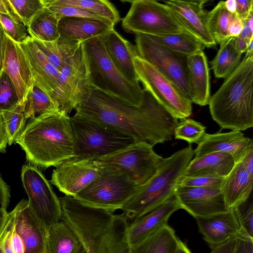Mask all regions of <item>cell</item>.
I'll use <instances>...</instances> for the list:
<instances>
[{
	"label": "cell",
	"instance_id": "6da1fadb",
	"mask_svg": "<svg viewBox=\"0 0 253 253\" xmlns=\"http://www.w3.org/2000/svg\"><path fill=\"white\" fill-rule=\"evenodd\" d=\"M76 114L154 146L171 140L178 123L145 89L141 105L127 104L91 85L80 95Z\"/></svg>",
	"mask_w": 253,
	"mask_h": 253
},
{
	"label": "cell",
	"instance_id": "7a4b0ae2",
	"mask_svg": "<svg viewBox=\"0 0 253 253\" xmlns=\"http://www.w3.org/2000/svg\"><path fill=\"white\" fill-rule=\"evenodd\" d=\"M59 199L61 220L79 239L85 253H131L128 220L123 213L115 214L70 196Z\"/></svg>",
	"mask_w": 253,
	"mask_h": 253
},
{
	"label": "cell",
	"instance_id": "3957f363",
	"mask_svg": "<svg viewBox=\"0 0 253 253\" xmlns=\"http://www.w3.org/2000/svg\"><path fill=\"white\" fill-rule=\"evenodd\" d=\"M14 142L28 161L42 168L56 167L75 157L70 117L58 109L32 119Z\"/></svg>",
	"mask_w": 253,
	"mask_h": 253
},
{
	"label": "cell",
	"instance_id": "277c9868",
	"mask_svg": "<svg viewBox=\"0 0 253 253\" xmlns=\"http://www.w3.org/2000/svg\"><path fill=\"white\" fill-rule=\"evenodd\" d=\"M253 57H244L210 98L211 115L221 129L241 131L253 126Z\"/></svg>",
	"mask_w": 253,
	"mask_h": 253
},
{
	"label": "cell",
	"instance_id": "5b68a950",
	"mask_svg": "<svg viewBox=\"0 0 253 253\" xmlns=\"http://www.w3.org/2000/svg\"><path fill=\"white\" fill-rule=\"evenodd\" d=\"M194 155L191 145L163 158L155 173L135 193L121 210L133 220L161 205L174 194L180 179Z\"/></svg>",
	"mask_w": 253,
	"mask_h": 253
},
{
	"label": "cell",
	"instance_id": "8992f818",
	"mask_svg": "<svg viewBox=\"0 0 253 253\" xmlns=\"http://www.w3.org/2000/svg\"><path fill=\"white\" fill-rule=\"evenodd\" d=\"M89 78V85L127 104L139 107L142 89L128 81L110 58L100 37L83 42Z\"/></svg>",
	"mask_w": 253,
	"mask_h": 253
},
{
	"label": "cell",
	"instance_id": "52a82bcc",
	"mask_svg": "<svg viewBox=\"0 0 253 253\" xmlns=\"http://www.w3.org/2000/svg\"><path fill=\"white\" fill-rule=\"evenodd\" d=\"M70 121L76 157L99 158L135 142L126 134L76 114L70 117Z\"/></svg>",
	"mask_w": 253,
	"mask_h": 253
},
{
	"label": "cell",
	"instance_id": "ba28073f",
	"mask_svg": "<svg viewBox=\"0 0 253 253\" xmlns=\"http://www.w3.org/2000/svg\"><path fill=\"white\" fill-rule=\"evenodd\" d=\"M130 2V7L122 22L126 32L154 36L188 32L165 3L149 0Z\"/></svg>",
	"mask_w": 253,
	"mask_h": 253
},
{
	"label": "cell",
	"instance_id": "9c48e42d",
	"mask_svg": "<svg viewBox=\"0 0 253 253\" xmlns=\"http://www.w3.org/2000/svg\"><path fill=\"white\" fill-rule=\"evenodd\" d=\"M139 186L117 170L101 168L97 177L74 197L92 206L115 212L122 209Z\"/></svg>",
	"mask_w": 253,
	"mask_h": 253
},
{
	"label": "cell",
	"instance_id": "30bf717a",
	"mask_svg": "<svg viewBox=\"0 0 253 253\" xmlns=\"http://www.w3.org/2000/svg\"><path fill=\"white\" fill-rule=\"evenodd\" d=\"M153 147L145 142H134L114 153L94 159L101 168L117 170L141 185L155 173L163 159Z\"/></svg>",
	"mask_w": 253,
	"mask_h": 253
},
{
	"label": "cell",
	"instance_id": "8fae6325",
	"mask_svg": "<svg viewBox=\"0 0 253 253\" xmlns=\"http://www.w3.org/2000/svg\"><path fill=\"white\" fill-rule=\"evenodd\" d=\"M138 56L147 61L171 81L190 100L187 57L151 38L148 35L135 34Z\"/></svg>",
	"mask_w": 253,
	"mask_h": 253
},
{
	"label": "cell",
	"instance_id": "7c38bea8",
	"mask_svg": "<svg viewBox=\"0 0 253 253\" xmlns=\"http://www.w3.org/2000/svg\"><path fill=\"white\" fill-rule=\"evenodd\" d=\"M134 64L139 81L144 88L172 116L181 120L191 115V101L171 81L138 56L134 58Z\"/></svg>",
	"mask_w": 253,
	"mask_h": 253
},
{
	"label": "cell",
	"instance_id": "4fadbf2b",
	"mask_svg": "<svg viewBox=\"0 0 253 253\" xmlns=\"http://www.w3.org/2000/svg\"><path fill=\"white\" fill-rule=\"evenodd\" d=\"M11 220L10 244L14 253H46L48 230L22 200L8 213Z\"/></svg>",
	"mask_w": 253,
	"mask_h": 253
},
{
	"label": "cell",
	"instance_id": "5bb4252c",
	"mask_svg": "<svg viewBox=\"0 0 253 253\" xmlns=\"http://www.w3.org/2000/svg\"><path fill=\"white\" fill-rule=\"evenodd\" d=\"M21 176L31 210L49 230L61 220V210L59 198L37 168L24 165Z\"/></svg>",
	"mask_w": 253,
	"mask_h": 253
},
{
	"label": "cell",
	"instance_id": "9a60e30c",
	"mask_svg": "<svg viewBox=\"0 0 253 253\" xmlns=\"http://www.w3.org/2000/svg\"><path fill=\"white\" fill-rule=\"evenodd\" d=\"M59 83L56 106L61 113L68 115L75 109L80 95L89 85L87 62L83 42L59 72Z\"/></svg>",
	"mask_w": 253,
	"mask_h": 253
},
{
	"label": "cell",
	"instance_id": "2e32d148",
	"mask_svg": "<svg viewBox=\"0 0 253 253\" xmlns=\"http://www.w3.org/2000/svg\"><path fill=\"white\" fill-rule=\"evenodd\" d=\"M101 169L94 159L75 157L56 167L50 182L65 195L75 197L97 177Z\"/></svg>",
	"mask_w": 253,
	"mask_h": 253
},
{
	"label": "cell",
	"instance_id": "e0dca14e",
	"mask_svg": "<svg viewBox=\"0 0 253 253\" xmlns=\"http://www.w3.org/2000/svg\"><path fill=\"white\" fill-rule=\"evenodd\" d=\"M174 195L181 208L194 217L227 211L221 189L177 186Z\"/></svg>",
	"mask_w": 253,
	"mask_h": 253
},
{
	"label": "cell",
	"instance_id": "ac0fdd59",
	"mask_svg": "<svg viewBox=\"0 0 253 253\" xmlns=\"http://www.w3.org/2000/svg\"><path fill=\"white\" fill-rule=\"evenodd\" d=\"M207 0H169L164 1L178 21L190 34L207 48H215L213 39L207 24V13L203 6Z\"/></svg>",
	"mask_w": 253,
	"mask_h": 253
},
{
	"label": "cell",
	"instance_id": "d6986e66",
	"mask_svg": "<svg viewBox=\"0 0 253 253\" xmlns=\"http://www.w3.org/2000/svg\"><path fill=\"white\" fill-rule=\"evenodd\" d=\"M174 194L166 202L128 223L127 235L130 246L141 243L167 225L171 215L180 209Z\"/></svg>",
	"mask_w": 253,
	"mask_h": 253
},
{
	"label": "cell",
	"instance_id": "ffe728a7",
	"mask_svg": "<svg viewBox=\"0 0 253 253\" xmlns=\"http://www.w3.org/2000/svg\"><path fill=\"white\" fill-rule=\"evenodd\" d=\"M200 233L211 249L236 236L241 230L234 209L205 216L195 218Z\"/></svg>",
	"mask_w": 253,
	"mask_h": 253
},
{
	"label": "cell",
	"instance_id": "44dd1931",
	"mask_svg": "<svg viewBox=\"0 0 253 253\" xmlns=\"http://www.w3.org/2000/svg\"><path fill=\"white\" fill-rule=\"evenodd\" d=\"M3 71L12 82L20 101L23 103L34 81L27 58L19 43L6 35Z\"/></svg>",
	"mask_w": 253,
	"mask_h": 253
},
{
	"label": "cell",
	"instance_id": "7402d4cb",
	"mask_svg": "<svg viewBox=\"0 0 253 253\" xmlns=\"http://www.w3.org/2000/svg\"><path fill=\"white\" fill-rule=\"evenodd\" d=\"M19 44L27 58L34 82L47 93L56 105L59 72L48 62L31 37Z\"/></svg>",
	"mask_w": 253,
	"mask_h": 253
},
{
	"label": "cell",
	"instance_id": "603a6c76",
	"mask_svg": "<svg viewBox=\"0 0 253 253\" xmlns=\"http://www.w3.org/2000/svg\"><path fill=\"white\" fill-rule=\"evenodd\" d=\"M252 140L240 131L206 133L194 150L195 157L212 153H225L231 155L236 163L241 160Z\"/></svg>",
	"mask_w": 253,
	"mask_h": 253
},
{
	"label": "cell",
	"instance_id": "cb8c5ba5",
	"mask_svg": "<svg viewBox=\"0 0 253 253\" xmlns=\"http://www.w3.org/2000/svg\"><path fill=\"white\" fill-rule=\"evenodd\" d=\"M101 38L110 58L121 74L130 83L139 85L134 64L138 56L135 45L114 29Z\"/></svg>",
	"mask_w": 253,
	"mask_h": 253
},
{
	"label": "cell",
	"instance_id": "d4e9b609",
	"mask_svg": "<svg viewBox=\"0 0 253 253\" xmlns=\"http://www.w3.org/2000/svg\"><path fill=\"white\" fill-rule=\"evenodd\" d=\"M187 69L190 101L200 106L208 105L211 97L210 71L203 51L187 56Z\"/></svg>",
	"mask_w": 253,
	"mask_h": 253
},
{
	"label": "cell",
	"instance_id": "484cf974",
	"mask_svg": "<svg viewBox=\"0 0 253 253\" xmlns=\"http://www.w3.org/2000/svg\"><path fill=\"white\" fill-rule=\"evenodd\" d=\"M207 24L215 43L219 45L231 38L238 37L242 29L243 21L220 1L207 13Z\"/></svg>",
	"mask_w": 253,
	"mask_h": 253
},
{
	"label": "cell",
	"instance_id": "4316f807",
	"mask_svg": "<svg viewBox=\"0 0 253 253\" xmlns=\"http://www.w3.org/2000/svg\"><path fill=\"white\" fill-rule=\"evenodd\" d=\"M114 27L110 23L95 19L66 17L60 18L58 30L60 37L84 42L105 35Z\"/></svg>",
	"mask_w": 253,
	"mask_h": 253
},
{
	"label": "cell",
	"instance_id": "83f0119b",
	"mask_svg": "<svg viewBox=\"0 0 253 253\" xmlns=\"http://www.w3.org/2000/svg\"><path fill=\"white\" fill-rule=\"evenodd\" d=\"M253 187V176L240 161L235 163L225 177L221 190L229 209H234L248 200Z\"/></svg>",
	"mask_w": 253,
	"mask_h": 253
},
{
	"label": "cell",
	"instance_id": "f1b7e54d",
	"mask_svg": "<svg viewBox=\"0 0 253 253\" xmlns=\"http://www.w3.org/2000/svg\"><path fill=\"white\" fill-rule=\"evenodd\" d=\"M235 164L230 154L212 153L191 160L183 176L226 177Z\"/></svg>",
	"mask_w": 253,
	"mask_h": 253
},
{
	"label": "cell",
	"instance_id": "f546056e",
	"mask_svg": "<svg viewBox=\"0 0 253 253\" xmlns=\"http://www.w3.org/2000/svg\"><path fill=\"white\" fill-rule=\"evenodd\" d=\"M32 40L59 73L82 42L63 37L53 42H44L32 38Z\"/></svg>",
	"mask_w": 253,
	"mask_h": 253
},
{
	"label": "cell",
	"instance_id": "4dcf8cb0",
	"mask_svg": "<svg viewBox=\"0 0 253 253\" xmlns=\"http://www.w3.org/2000/svg\"><path fill=\"white\" fill-rule=\"evenodd\" d=\"M79 239L63 221L60 220L48 230L46 253H84Z\"/></svg>",
	"mask_w": 253,
	"mask_h": 253
},
{
	"label": "cell",
	"instance_id": "1f68e13d",
	"mask_svg": "<svg viewBox=\"0 0 253 253\" xmlns=\"http://www.w3.org/2000/svg\"><path fill=\"white\" fill-rule=\"evenodd\" d=\"M180 240L166 225L138 244L131 246V253H175Z\"/></svg>",
	"mask_w": 253,
	"mask_h": 253
},
{
	"label": "cell",
	"instance_id": "d6a6232c",
	"mask_svg": "<svg viewBox=\"0 0 253 253\" xmlns=\"http://www.w3.org/2000/svg\"><path fill=\"white\" fill-rule=\"evenodd\" d=\"M60 18L46 7H43L35 15L28 26L29 36L41 41H56L60 37L58 30Z\"/></svg>",
	"mask_w": 253,
	"mask_h": 253
},
{
	"label": "cell",
	"instance_id": "836d02e7",
	"mask_svg": "<svg viewBox=\"0 0 253 253\" xmlns=\"http://www.w3.org/2000/svg\"><path fill=\"white\" fill-rule=\"evenodd\" d=\"M242 54L238 51L234 38H231L220 44V47L210 65L217 78L225 79L239 65Z\"/></svg>",
	"mask_w": 253,
	"mask_h": 253
},
{
	"label": "cell",
	"instance_id": "e575fe53",
	"mask_svg": "<svg viewBox=\"0 0 253 253\" xmlns=\"http://www.w3.org/2000/svg\"><path fill=\"white\" fill-rule=\"evenodd\" d=\"M45 5H70L84 9L109 21L114 26L121 20L119 11L106 0H43Z\"/></svg>",
	"mask_w": 253,
	"mask_h": 253
},
{
	"label": "cell",
	"instance_id": "d590c367",
	"mask_svg": "<svg viewBox=\"0 0 253 253\" xmlns=\"http://www.w3.org/2000/svg\"><path fill=\"white\" fill-rule=\"evenodd\" d=\"M23 109L27 119L36 117L58 109L50 96L35 82L23 102Z\"/></svg>",
	"mask_w": 253,
	"mask_h": 253
},
{
	"label": "cell",
	"instance_id": "8d00e7d4",
	"mask_svg": "<svg viewBox=\"0 0 253 253\" xmlns=\"http://www.w3.org/2000/svg\"><path fill=\"white\" fill-rule=\"evenodd\" d=\"M148 36L170 49L186 56L203 51L205 47L200 41L188 32L166 36Z\"/></svg>",
	"mask_w": 253,
	"mask_h": 253
},
{
	"label": "cell",
	"instance_id": "74e56055",
	"mask_svg": "<svg viewBox=\"0 0 253 253\" xmlns=\"http://www.w3.org/2000/svg\"><path fill=\"white\" fill-rule=\"evenodd\" d=\"M8 136V144L10 145L20 135L26 126L27 118L23 112V103L1 112Z\"/></svg>",
	"mask_w": 253,
	"mask_h": 253
},
{
	"label": "cell",
	"instance_id": "f35d334b",
	"mask_svg": "<svg viewBox=\"0 0 253 253\" xmlns=\"http://www.w3.org/2000/svg\"><path fill=\"white\" fill-rule=\"evenodd\" d=\"M180 120L174 130L175 138L185 140L190 144H197L206 133V127L191 119Z\"/></svg>",
	"mask_w": 253,
	"mask_h": 253
},
{
	"label": "cell",
	"instance_id": "ab89813d",
	"mask_svg": "<svg viewBox=\"0 0 253 253\" xmlns=\"http://www.w3.org/2000/svg\"><path fill=\"white\" fill-rule=\"evenodd\" d=\"M16 16L27 27L35 15L45 7L43 0H8Z\"/></svg>",
	"mask_w": 253,
	"mask_h": 253
},
{
	"label": "cell",
	"instance_id": "60d3db41",
	"mask_svg": "<svg viewBox=\"0 0 253 253\" xmlns=\"http://www.w3.org/2000/svg\"><path fill=\"white\" fill-rule=\"evenodd\" d=\"M0 23L5 35L17 43H22L30 37L23 23L8 14L0 13Z\"/></svg>",
	"mask_w": 253,
	"mask_h": 253
},
{
	"label": "cell",
	"instance_id": "b9f144b4",
	"mask_svg": "<svg viewBox=\"0 0 253 253\" xmlns=\"http://www.w3.org/2000/svg\"><path fill=\"white\" fill-rule=\"evenodd\" d=\"M20 102L12 82L3 70L0 75V111L9 110Z\"/></svg>",
	"mask_w": 253,
	"mask_h": 253
},
{
	"label": "cell",
	"instance_id": "7bdbcfd3",
	"mask_svg": "<svg viewBox=\"0 0 253 253\" xmlns=\"http://www.w3.org/2000/svg\"><path fill=\"white\" fill-rule=\"evenodd\" d=\"M44 6L49 10L56 14L60 18L73 17L91 18L112 24L110 21L96 14L79 7L70 5H45Z\"/></svg>",
	"mask_w": 253,
	"mask_h": 253
},
{
	"label": "cell",
	"instance_id": "ee69618b",
	"mask_svg": "<svg viewBox=\"0 0 253 253\" xmlns=\"http://www.w3.org/2000/svg\"><path fill=\"white\" fill-rule=\"evenodd\" d=\"M225 177H182L177 186L221 189Z\"/></svg>",
	"mask_w": 253,
	"mask_h": 253
},
{
	"label": "cell",
	"instance_id": "f6af8a7d",
	"mask_svg": "<svg viewBox=\"0 0 253 253\" xmlns=\"http://www.w3.org/2000/svg\"><path fill=\"white\" fill-rule=\"evenodd\" d=\"M237 214L241 229L253 237V204L247 201L234 208Z\"/></svg>",
	"mask_w": 253,
	"mask_h": 253
},
{
	"label": "cell",
	"instance_id": "bcb514c9",
	"mask_svg": "<svg viewBox=\"0 0 253 253\" xmlns=\"http://www.w3.org/2000/svg\"><path fill=\"white\" fill-rule=\"evenodd\" d=\"M232 253H253V237L241 229L235 237Z\"/></svg>",
	"mask_w": 253,
	"mask_h": 253
},
{
	"label": "cell",
	"instance_id": "7dc6e473",
	"mask_svg": "<svg viewBox=\"0 0 253 253\" xmlns=\"http://www.w3.org/2000/svg\"><path fill=\"white\" fill-rule=\"evenodd\" d=\"M11 220L8 213L6 223L0 234V253H14L10 244Z\"/></svg>",
	"mask_w": 253,
	"mask_h": 253
},
{
	"label": "cell",
	"instance_id": "c3c4849f",
	"mask_svg": "<svg viewBox=\"0 0 253 253\" xmlns=\"http://www.w3.org/2000/svg\"><path fill=\"white\" fill-rule=\"evenodd\" d=\"M235 14L242 21L253 12V0H235Z\"/></svg>",
	"mask_w": 253,
	"mask_h": 253
},
{
	"label": "cell",
	"instance_id": "681fc988",
	"mask_svg": "<svg viewBox=\"0 0 253 253\" xmlns=\"http://www.w3.org/2000/svg\"><path fill=\"white\" fill-rule=\"evenodd\" d=\"M243 21V26L240 36L248 42L253 40V12Z\"/></svg>",
	"mask_w": 253,
	"mask_h": 253
},
{
	"label": "cell",
	"instance_id": "f907efd6",
	"mask_svg": "<svg viewBox=\"0 0 253 253\" xmlns=\"http://www.w3.org/2000/svg\"><path fill=\"white\" fill-rule=\"evenodd\" d=\"M248 173L253 176V143L251 141L241 160Z\"/></svg>",
	"mask_w": 253,
	"mask_h": 253
},
{
	"label": "cell",
	"instance_id": "816d5d0a",
	"mask_svg": "<svg viewBox=\"0 0 253 253\" xmlns=\"http://www.w3.org/2000/svg\"><path fill=\"white\" fill-rule=\"evenodd\" d=\"M9 199V189L0 175V206L6 209Z\"/></svg>",
	"mask_w": 253,
	"mask_h": 253
},
{
	"label": "cell",
	"instance_id": "f5cc1de1",
	"mask_svg": "<svg viewBox=\"0 0 253 253\" xmlns=\"http://www.w3.org/2000/svg\"><path fill=\"white\" fill-rule=\"evenodd\" d=\"M8 143V136L5 124L0 111V152L4 150Z\"/></svg>",
	"mask_w": 253,
	"mask_h": 253
},
{
	"label": "cell",
	"instance_id": "db71d44e",
	"mask_svg": "<svg viewBox=\"0 0 253 253\" xmlns=\"http://www.w3.org/2000/svg\"><path fill=\"white\" fill-rule=\"evenodd\" d=\"M235 237V236L225 243L211 249V253H232Z\"/></svg>",
	"mask_w": 253,
	"mask_h": 253
},
{
	"label": "cell",
	"instance_id": "11a10c76",
	"mask_svg": "<svg viewBox=\"0 0 253 253\" xmlns=\"http://www.w3.org/2000/svg\"><path fill=\"white\" fill-rule=\"evenodd\" d=\"M5 51V34L0 23V75L3 70Z\"/></svg>",
	"mask_w": 253,
	"mask_h": 253
},
{
	"label": "cell",
	"instance_id": "9f6ffc18",
	"mask_svg": "<svg viewBox=\"0 0 253 253\" xmlns=\"http://www.w3.org/2000/svg\"><path fill=\"white\" fill-rule=\"evenodd\" d=\"M0 13L8 14L12 17H16L14 13L8 0H0Z\"/></svg>",
	"mask_w": 253,
	"mask_h": 253
},
{
	"label": "cell",
	"instance_id": "6f0895ef",
	"mask_svg": "<svg viewBox=\"0 0 253 253\" xmlns=\"http://www.w3.org/2000/svg\"><path fill=\"white\" fill-rule=\"evenodd\" d=\"M234 43L236 49L239 52L243 54L248 47L249 42L240 36L234 37Z\"/></svg>",
	"mask_w": 253,
	"mask_h": 253
},
{
	"label": "cell",
	"instance_id": "680465c9",
	"mask_svg": "<svg viewBox=\"0 0 253 253\" xmlns=\"http://www.w3.org/2000/svg\"><path fill=\"white\" fill-rule=\"evenodd\" d=\"M6 209L0 206V234L2 232L7 218Z\"/></svg>",
	"mask_w": 253,
	"mask_h": 253
},
{
	"label": "cell",
	"instance_id": "91938a15",
	"mask_svg": "<svg viewBox=\"0 0 253 253\" xmlns=\"http://www.w3.org/2000/svg\"><path fill=\"white\" fill-rule=\"evenodd\" d=\"M175 253H192L185 244L180 240Z\"/></svg>",
	"mask_w": 253,
	"mask_h": 253
},
{
	"label": "cell",
	"instance_id": "94428289",
	"mask_svg": "<svg viewBox=\"0 0 253 253\" xmlns=\"http://www.w3.org/2000/svg\"><path fill=\"white\" fill-rule=\"evenodd\" d=\"M224 2L225 6L229 11L235 13V0H228L226 1H224Z\"/></svg>",
	"mask_w": 253,
	"mask_h": 253
},
{
	"label": "cell",
	"instance_id": "6125c7cd",
	"mask_svg": "<svg viewBox=\"0 0 253 253\" xmlns=\"http://www.w3.org/2000/svg\"><path fill=\"white\" fill-rule=\"evenodd\" d=\"M245 53V57H253V40L249 43Z\"/></svg>",
	"mask_w": 253,
	"mask_h": 253
},
{
	"label": "cell",
	"instance_id": "be15d7a7",
	"mask_svg": "<svg viewBox=\"0 0 253 253\" xmlns=\"http://www.w3.org/2000/svg\"></svg>",
	"mask_w": 253,
	"mask_h": 253
}]
</instances>
